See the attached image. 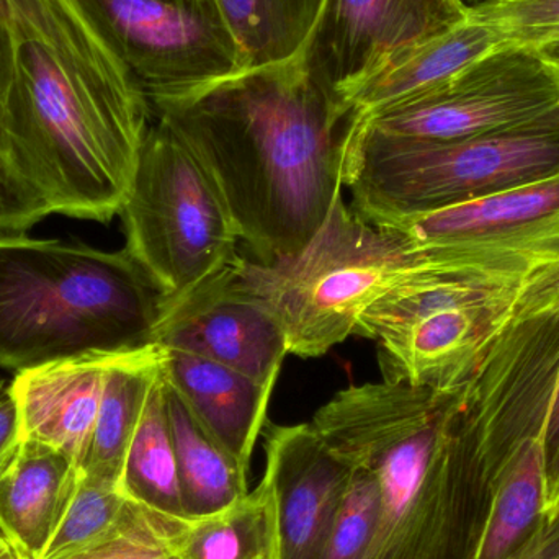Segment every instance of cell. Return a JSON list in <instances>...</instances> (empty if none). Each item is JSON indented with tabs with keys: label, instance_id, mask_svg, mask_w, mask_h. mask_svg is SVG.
I'll use <instances>...</instances> for the list:
<instances>
[{
	"label": "cell",
	"instance_id": "cell-1",
	"mask_svg": "<svg viewBox=\"0 0 559 559\" xmlns=\"http://www.w3.org/2000/svg\"><path fill=\"white\" fill-rule=\"evenodd\" d=\"M150 105L212 176L259 264L298 254L344 197L350 117L298 55Z\"/></svg>",
	"mask_w": 559,
	"mask_h": 559
},
{
	"label": "cell",
	"instance_id": "cell-2",
	"mask_svg": "<svg viewBox=\"0 0 559 559\" xmlns=\"http://www.w3.org/2000/svg\"><path fill=\"white\" fill-rule=\"evenodd\" d=\"M463 386L352 384L309 423L338 462L377 483L380 515L361 559L472 558L491 486Z\"/></svg>",
	"mask_w": 559,
	"mask_h": 559
},
{
	"label": "cell",
	"instance_id": "cell-3",
	"mask_svg": "<svg viewBox=\"0 0 559 559\" xmlns=\"http://www.w3.org/2000/svg\"><path fill=\"white\" fill-rule=\"evenodd\" d=\"M163 293L127 251L0 233V368L153 344Z\"/></svg>",
	"mask_w": 559,
	"mask_h": 559
},
{
	"label": "cell",
	"instance_id": "cell-4",
	"mask_svg": "<svg viewBox=\"0 0 559 559\" xmlns=\"http://www.w3.org/2000/svg\"><path fill=\"white\" fill-rule=\"evenodd\" d=\"M151 123L150 102L82 87L51 49L16 41L3 111L5 156L52 215L111 222L130 192Z\"/></svg>",
	"mask_w": 559,
	"mask_h": 559
},
{
	"label": "cell",
	"instance_id": "cell-5",
	"mask_svg": "<svg viewBox=\"0 0 559 559\" xmlns=\"http://www.w3.org/2000/svg\"><path fill=\"white\" fill-rule=\"evenodd\" d=\"M559 176V110L453 141L386 136L348 123L344 187L371 223L433 212Z\"/></svg>",
	"mask_w": 559,
	"mask_h": 559
},
{
	"label": "cell",
	"instance_id": "cell-6",
	"mask_svg": "<svg viewBox=\"0 0 559 559\" xmlns=\"http://www.w3.org/2000/svg\"><path fill=\"white\" fill-rule=\"evenodd\" d=\"M429 264L403 233L368 222L342 197L298 254L275 264L239 258L236 271L282 325L289 354L316 358L355 335L368 306Z\"/></svg>",
	"mask_w": 559,
	"mask_h": 559
},
{
	"label": "cell",
	"instance_id": "cell-7",
	"mask_svg": "<svg viewBox=\"0 0 559 559\" xmlns=\"http://www.w3.org/2000/svg\"><path fill=\"white\" fill-rule=\"evenodd\" d=\"M519 299L514 286L430 262L368 306L355 335L377 344L383 380L456 390L518 322Z\"/></svg>",
	"mask_w": 559,
	"mask_h": 559
},
{
	"label": "cell",
	"instance_id": "cell-8",
	"mask_svg": "<svg viewBox=\"0 0 559 559\" xmlns=\"http://www.w3.org/2000/svg\"><path fill=\"white\" fill-rule=\"evenodd\" d=\"M118 215L124 249L163 293L164 308L239 258L241 239L222 192L186 141L157 118Z\"/></svg>",
	"mask_w": 559,
	"mask_h": 559
},
{
	"label": "cell",
	"instance_id": "cell-9",
	"mask_svg": "<svg viewBox=\"0 0 559 559\" xmlns=\"http://www.w3.org/2000/svg\"><path fill=\"white\" fill-rule=\"evenodd\" d=\"M147 100L182 97L245 71L219 0H84Z\"/></svg>",
	"mask_w": 559,
	"mask_h": 559
},
{
	"label": "cell",
	"instance_id": "cell-10",
	"mask_svg": "<svg viewBox=\"0 0 559 559\" xmlns=\"http://www.w3.org/2000/svg\"><path fill=\"white\" fill-rule=\"evenodd\" d=\"M559 110V78L537 49L504 45L439 87L354 127L416 141H453L511 130Z\"/></svg>",
	"mask_w": 559,
	"mask_h": 559
},
{
	"label": "cell",
	"instance_id": "cell-11",
	"mask_svg": "<svg viewBox=\"0 0 559 559\" xmlns=\"http://www.w3.org/2000/svg\"><path fill=\"white\" fill-rule=\"evenodd\" d=\"M559 383V316L511 325L463 386L489 486L532 439H544Z\"/></svg>",
	"mask_w": 559,
	"mask_h": 559
},
{
	"label": "cell",
	"instance_id": "cell-12",
	"mask_svg": "<svg viewBox=\"0 0 559 559\" xmlns=\"http://www.w3.org/2000/svg\"><path fill=\"white\" fill-rule=\"evenodd\" d=\"M468 19L463 0H322L298 58L342 102L401 52Z\"/></svg>",
	"mask_w": 559,
	"mask_h": 559
},
{
	"label": "cell",
	"instance_id": "cell-13",
	"mask_svg": "<svg viewBox=\"0 0 559 559\" xmlns=\"http://www.w3.org/2000/svg\"><path fill=\"white\" fill-rule=\"evenodd\" d=\"M238 259L186 298L166 306L153 344L277 384L289 354L285 332L267 306L242 285Z\"/></svg>",
	"mask_w": 559,
	"mask_h": 559
},
{
	"label": "cell",
	"instance_id": "cell-14",
	"mask_svg": "<svg viewBox=\"0 0 559 559\" xmlns=\"http://www.w3.org/2000/svg\"><path fill=\"white\" fill-rule=\"evenodd\" d=\"M265 469L277 489L283 559H322L350 469L311 424L269 426Z\"/></svg>",
	"mask_w": 559,
	"mask_h": 559
},
{
	"label": "cell",
	"instance_id": "cell-15",
	"mask_svg": "<svg viewBox=\"0 0 559 559\" xmlns=\"http://www.w3.org/2000/svg\"><path fill=\"white\" fill-rule=\"evenodd\" d=\"M120 354H91L13 374L7 391L19 414L20 437L64 453L82 472L105 378Z\"/></svg>",
	"mask_w": 559,
	"mask_h": 559
},
{
	"label": "cell",
	"instance_id": "cell-16",
	"mask_svg": "<svg viewBox=\"0 0 559 559\" xmlns=\"http://www.w3.org/2000/svg\"><path fill=\"white\" fill-rule=\"evenodd\" d=\"M163 377L203 430L248 475L275 383L187 352L163 348Z\"/></svg>",
	"mask_w": 559,
	"mask_h": 559
},
{
	"label": "cell",
	"instance_id": "cell-17",
	"mask_svg": "<svg viewBox=\"0 0 559 559\" xmlns=\"http://www.w3.org/2000/svg\"><path fill=\"white\" fill-rule=\"evenodd\" d=\"M0 25L15 41L51 49L75 84L115 98H146L105 41L84 0H0Z\"/></svg>",
	"mask_w": 559,
	"mask_h": 559
},
{
	"label": "cell",
	"instance_id": "cell-18",
	"mask_svg": "<svg viewBox=\"0 0 559 559\" xmlns=\"http://www.w3.org/2000/svg\"><path fill=\"white\" fill-rule=\"evenodd\" d=\"M509 45L504 36L469 16L455 28L420 43L381 66L342 97L350 121L419 97L496 48Z\"/></svg>",
	"mask_w": 559,
	"mask_h": 559
},
{
	"label": "cell",
	"instance_id": "cell-19",
	"mask_svg": "<svg viewBox=\"0 0 559 559\" xmlns=\"http://www.w3.org/2000/svg\"><path fill=\"white\" fill-rule=\"evenodd\" d=\"M79 478L81 469L64 453L22 440L0 478V537L19 559H41Z\"/></svg>",
	"mask_w": 559,
	"mask_h": 559
},
{
	"label": "cell",
	"instance_id": "cell-20",
	"mask_svg": "<svg viewBox=\"0 0 559 559\" xmlns=\"http://www.w3.org/2000/svg\"><path fill=\"white\" fill-rule=\"evenodd\" d=\"M163 355V347L151 344L124 352L111 365L82 475L124 483L128 450L147 397L159 378Z\"/></svg>",
	"mask_w": 559,
	"mask_h": 559
},
{
	"label": "cell",
	"instance_id": "cell-21",
	"mask_svg": "<svg viewBox=\"0 0 559 559\" xmlns=\"http://www.w3.org/2000/svg\"><path fill=\"white\" fill-rule=\"evenodd\" d=\"M547 447L532 439L492 479L481 534L469 559H508L547 514Z\"/></svg>",
	"mask_w": 559,
	"mask_h": 559
},
{
	"label": "cell",
	"instance_id": "cell-22",
	"mask_svg": "<svg viewBox=\"0 0 559 559\" xmlns=\"http://www.w3.org/2000/svg\"><path fill=\"white\" fill-rule=\"evenodd\" d=\"M164 391L187 514H210L248 496V475L200 427L166 380Z\"/></svg>",
	"mask_w": 559,
	"mask_h": 559
},
{
	"label": "cell",
	"instance_id": "cell-23",
	"mask_svg": "<svg viewBox=\"0 0 559 559\" xmlns=\"http://www.w3.org/2000/svg\"><path fill=\"white\" fill-rule=\"evenodd\" d=\"M124 485L138 501L150 508L167 514L189 515L167 416L163 367L128 450Z\"/></svg>",
	"mask_w": 559,
	"mask_h": 559
},
{
	"label": "cell",
	"instance_id": "cell-24",
	"mask_svg": "<svg viewBox=\"0 0 559 559\" xmlns=\"http://www.w3.org/2000/svg\"><path fill=\"white\" fill-rule=\"evenodd\" d=\"M242 51L245 69L295 58L322 0H219Z\"/></svg>",
	"mask_w": 559,
	"mask_h": 559
},
{
	"label": "cell",
	"instance_id": "cell-25",
	"mask_svg": "<svg viewBox=\"0 0 559 559\" xmlns=\"http://www.w3.org/2000/svg\"><path fill=\"white\" fill-rule=\"evenodd\" d=\"M264 537V495L259 486L228 508L174 519V540L183 559H254Z\"/></svg>",
	"mask_w": 559,
	"mask_h": 559
},
{
	"label": "cell",
	"instance_id": "cell-26",
	"mask_svg": "<svg viewBox=\"0 0 559 559\" xmlns=\"http://www.w3.org/2000/svg\"><path fill=\"white\" fill-rule=\"evenodd\" d=\"M141 506L124 483L88 478L81 472L74 496L41 559L69 558L102 544L120 532Z\"/></svg>",
	"mask_w": 559,
	"mask_h": 559
},
{
	"label": "cell",
	"instance_id": "cell-27",
	"mask_svg": "<svg viewBox=\"0 0 559 559\" xmlns=\"http://www.w3.org/2000/svg\"><path fill=\"white\" fill-rule=\"evenodd\" d=\"M380 491L371 476L350 472L322 559H361L377 528Z\"/></svg>",
	"mask_w": 559,
	"mask_h": 559
},
{
	"label": "cell",
	"instance_id": "cell-28",
	"mask_svg": "<svg viewBox=\"0 0 559 559\" xmlns=\"http://www.w3.org/2000/svg\"><path fill=\"white\" fill-rule=\"evenodd\" d=\"M469 16L498 29L509 45L538 48L559 38V0H483Z\"/></svg>",
	"mask_w": 559,
	"mask_h": 559
},
{
	"label": "cell",
	"instance_id": "cell-29",
	"mask_svg": "<svg viewBox=\"0 0 559 559\" xmlns=\"http://www.w3.org/2000/svg\"><path fill=\"white\" fill-rule=\"evenodd\" d=\"M174 519L143 504L120 532L64 559H183L174 540Z\"/></svg>",
	"mask_w": 559,
	"mask_h": 559
},
{
	"label": "cell",
	"instance_id": "cell-30",
	"mask_svg": "<svg viewBox=\"0 0 559 559\" xmlns=\"http://www.w3.org/2000/svg\"><path fill=\"white\" fill-rule=\"evenodd\" d=\"M52 215L48 200L0 156V233H25Z\"/></svg>",
	"mask_w": 559,
	"mask_h": 559
},
{
	"label": "cell",
	"instance_id": "cell-31",
	"mask_svg": "<svg viewBox=\"0 0 559 559\" xmlns=\"http://www.w3.org/2000/svg\"><path fill=\"white\" fill-rule=\"evenodd\" d=\"M508 559H559V506L547 511L534 534Z\"/></svg>",
	"mask_w": 559,
	"mask_h": 559
},
{
	"label": "cell",
	"instance_id": "cell-32",
	"mask_svg": "<svg viewBox=\"0 0 559 559\" xmlns=\"http://www.w3.org/2000/svg\"><path fill=\"white\" fill-rule=\"evenodd\" d=\"M259 488L262 489V495H264L265 537L264 544H262V548L254 559H283L277 489H275L274 478L267 469L264 472V478H262Z\"/></svg>",
	"mask_w": 559,
	"mask_h": 559
},
{
	"label": "cell",
	"instance_id": "cell-33",
	"mask_svg": "<svg viewBox=\"0 0 559 559\" xmlns=\"http://www.w3.org/2000/svg\"><path fill=\"white\" fill-rule=\"evenodd\" d=\"M20 445H22V437H20L19 414L5 386V390L0 393V478L15 459Z\"/></svg>",
	"mask_w": 559,
	"mask_h": 559
},
{
	"label": "cell",
	"instance_id": "cell-34",
	"mask_svg": "<svg viewBox=\"0 0 559 559\" xmlns=\"http://www.w3.org/2000/svg\"><path fill=\"white\" fill-rule=\"evenodd\" d=\"M16 41L9 29L0 25V156L5 157V134H3V111H5L7 94L12 82L13 64H15Z\"/></svg>",
	"mask_w": 559,
	"mask_h": 559
},
{
	"label": "cell",
	"instance_id": "cell-35",
	"mask_svg": "<svg viewBox=\"0 0 559 559\" xmlns=\"http://www.w3.org/2000/svg\"><path fill=\"white\" fill-rule=\"evenodd\" d=\"M559 506V445L548 460L547 466V511Z\"/></svg>",
	"mask_w": 559,
	"mask_h": 559
},
{
	"label": "cell",
	"instance_id": "cell-36",
	"mask_svg": "<svg viewBox=\"0 0 559 559\" xmlns=\"http://www.w3.org/2000/svg\"><path fill=\"white\" fill-rule=\"evenodd\" d=\"M559 445V383L557 393H555L554 406H551L550 419H548L547 432H545V447H547V456L554 455Z\"/></svg>",
	"mask_w": 559,
	"mask_h": 559
},
{
	"label": "cell",
	"instance_id": "cell-37",
	"mask_svg": "<svg viewBox=\"0 0 559 559\" xmlns=\"http://www.w3.org/2000/svg\"><path fill=\"white\" fill-rule=\"evenodd\" d=\"M537 49L538 55L542 56L545 62L557 72L559 78V38L554 39V41L545 43V45L538 46Z\"/></svg>",
	"mask_w": 559,
	"mask_h": 559
},
{
	"label": "cell",
	"instance_id": "cell-38",
	"mask_svg": "<svg viewBox=\"0 0 559 559\" xmlns=\"http://www.w3.org/2000/svg\"><path fill=\"white\" fill-rule=\"evenodd\" d=\"M0 559H19L13 548L2 537H0Z\"/></svg>",
	"mask_w": 559,
	"mask_h": 559
},
{
	"label": "cell",
	"instance_id": "cell-39",
	"mask_svg": "<svg viewBox=\"0 0 559 559\" xmlns=\"http://www.w3.org/2000/svg\"><path fill=\"white\" fill-rule=\"evenodd\" d=\"M463 2H465L466 5H473V3L483 2V0H463Z\"/></svg>",
	"mask_w": 559,
	"mask_h": 559
},
{
	"label": "cell",
	"instance_id": "cell-40",
	"mask_svg": "<svg viewBox=\"0 0 559 559\" xmlns=\"http://www.w3.org/2000/svg\"><path fill=\"white\" fill-rule=\"evenodd\" d=\"M3 390H5V381L0 378V393H2Z\"/></svg>",
	"mask_w": 559,
	"mask_h": 559
}]
</instances>
